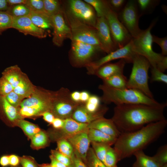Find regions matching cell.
Returning <instances> with one entry per match:
<instances>
[{
    "instance_id": "obj_31",
    "label": "cell",
    "mask_w": 167,
    "mask_h": 167,
    "mask_svg": "<svg viewBox=\"0 0 167 167\" xmlns=\"http://www.w3.org/2000/svg\"><path fill=\"white\" fill-rule=\"evenodd\" d=\"M6 11L13 17H19L28 16L31 11L25 5L19 4L9 6Z\"/></svg>"
},
{
    "instance_id": "obj_16",
    "label": "cell",
    "mask_w": 167,
    "mask_h": 167,
    "mask_svg": "<svg viewBox=\"0 0 167 167\" xmlns=\"http://www.w3.org/2000/svg\"><path fill=\"white\" fill-rule=\"evenodd\" d=\"M12 28L25 35H29L39 38H44L46 36L45 30L35 25L28 16L13 17Z\"/></svg>"
},
{
    "instance_id": "obj_51",
    "label": "cell",
    "mask_w": 167,
    "mask_h": 167,
    "mask_svg": "<svg viewBox=\"0 0 167 167\" xmlns=\"http://www.w3.org/2000/svg\"><path fill=\"white\" fill-rule=\"evenodd\" d=\"M64 124V119L55 117L52 124L54 128L60 129L63 127Z\"/></svg>"
},
{
    "instance_id": "obj_23",
    "label": "cell",
    "mask_w": 167,
    "mask_h": 167,
    "mask_svg": "<svg viewBox=\"0 0 167 167\" xmlns=\"http://www.w3.org/2000/svg\"><path fill=\"white\" fill-rule=\"evenodd\" d=\"M36 87L27 75L24 73L19 84L14 89L13 91L24 99H25L30 96Z\"/></svg>"
},
{
    "instance_id": "obj_44",
    "label": "cell",
    "mask_w": 167,
    "mask_h": 167,
    "mask_svg": "<svg viewBox=\"0 0 167 167\" xmlns=\"http://www.w3.org/2000/svg\"><path fill=\"white\" fill-rule=\"evenodd\" d=\"M13 91L11 84L3 77L0 78V96H5Z\"/></svg>"
},
{
    "instance_id": "obj_53",
    "label": "cell",
    "mask_w": 167,
    "mask_h": 167,
    "mask_svg": "<svg viewBox=\"0 0 167 167\" xmlns=\"http://www.w3.org/2000/svg\"><path fill=\"white\" fill-rule=\"evenodd\" d=\"M9 165L12 166H16L19 163L20 160L16 155H11L9 156Z\"/></svg>"
},
{
    "instance_id": "obj_20",
    "label": "cell",
    "mask_w": 167,
    "mask_h": 167,
    "mask_svg": "<svg viewBox=\"0 0 167 167\" xmlns=\"http://www.w3.org/2000/svg\"><path fill=\"white\" fill-rule=\"evenodd\" d=\"M88 125L79 122L71 118L64 119L63 126L59 129L61 135L59 139H67L80 132L88 130Z\"/></svg>"
},
{
    "instance_id": "obj_59",
    "label": "cell",
    "mask_w": 167,
    "mask_h": 167,
    "mask_svg": "<svg viewBox=\"0 0 167 167\" xmlns=\"http://www.w3.org/2000/svg\"><path fill=\"white\" fill-rule=\"evenodd\" d=\"M41 167H51V165L44 164L41 166Z\"/></svg>"
},
{
    "instance_id": "obj_38",
    "label": "cell",
    "mask_w": 167,
    "mask_h": 167,
    "mask_svg": "<svg viewBox=\"0 0 167 167\" xmlns=\"http://www.w3.org/2000/svg\"><path fill=\"white\" fill-rule=\"evenodd\" d=\"M84 1L93 7L97 17L104 16L107 1L101 0H84Z\"/></svg>"
},
{
    "instance_id": "obj_50",
    "label": "cell",
    "mask_w": 167,
    "mask_h": 167,
    "mask_svg": "<svg viewBox=\"0 0 167 167\" xmlns=\"http://www.w3.org/2000/svg\"><path fill=\"white\" fill-rule=\"evenodd\" d=\"M43 119L48 123L52 124L54 119L55 118L53 114L49 111L45 112L41 115Z\"/></svg>"
},
{
    "instance_id": "obj_52",
    "label": "cell",
    "mask_w": 167,
    "mask_h": 167,
    "mask_svg": "<svg viewBox=\"0 0 167 167\" xmlns=\"http://www.w3.org/2000/svg\"><path fill=\"white\" fill-rule=\"evenodd\" d=\"M80 92V103L85 104L88 100L90 95L89 93L86 91H83Z\"/></svg>"
},
{
    "instance_id": "obj_2",
    "label": "cell",
    "mask_w": 167,
    "mask_h": 167,
    "mask_svg": "<svg viewBox=\"0 0 167 167\" xmlns=\"http://www.w3.org/2000/svg\"><path fill=\"white\" fill-rule=\"evenodd\" d=\"M166 119L149 124L136 131L121 133L114 144L120 160L129 157L137 151L143 150L164 132Z\"/></svg>"
},
{
    "instance_id": "obj_12",
    "label": "cell",
    "mask_w": 167,
    "mask_h": 167,
    "mask_svg": "<svg viewBox=\"0 0 167 167\" xmlns=\"http://www.w3.org/2000/svg\"><path fill=\"white\" fill-rule=\"evenodd\" d=\"M67 12L81 22L95 28L97 17L93 7L84 1H68Z\"/></svg>"
},
{
    "instance_id": "obj_25",
    "label": "cell",
    "mask_w": 167,
    "mask_h": 167,
    "mask_svg": "<svg viewBox=\"0 0 167 167\" xmlns=\"http://www.w3.org/2000/svg\"><path fill=\"white\" fill-rule=\"evenodd\" d=\"M24 73L17 65H15L6 68L2 72V76L11 84L14 90L19 84Z\"/></svg>"
},
{
    "instance_id": "obj_35",
    "label": "cell",
    "mask_w": 167,
    "mask_h": 167,
    "mask_svg": "<svg viewBox=\"0 0 167 167\" xmlns=\"http://www.w3.org/2000/svg\"><path fill=\"white\" fill-rule=\"evenodd\" d=\"M95 154L97 158L103 163L106 152L111 147L110 145L105 143H91Z\"/></svg>"
},
{
    "instance_id": "obj_21",
    "label": "cell",
    "mask_w": 167,
    "mask_h": 167,
    "mask_svg": "<svg viewBox=\"0 0 167 167\" xmlns=\"http://www.w3.org/2000/svg\"><path fill=\"white\" fill-rule=\"evenodd\" d=\"M126 63L123 59L115 63H107L103 65L95 72L94 75L103 79L114 75L123 73Z\"/></svg>"
},
{
    "instance_id": "obj_37",
    "label": "cell",
    "mask_w": 167,
    "mask_h": 167,
    "mask_svg": "<svg viewBox=\"0 0 167 167\" xmlns=\"http://www.w3.org/2000/svg\"><path fill=\"white\" fill-rule=\"evenodd\" d=\"M13 17L6 11H0V35L7 29L12 28Z\"/></svg>"
},
{
    "instance_id": "obj_55",
    "label": "cell",
    "mask_w": 167,
    "mask_h": 167,
    "mask_svg": "<svg viewBox=\"0 0 167 167\" xmlns=\"http://www.w3.org/2000/svg\"><path fill=\"white\" fill-rule=\"evenodd\" d=\"M9 6L14 5L24 4L25 5L27 0H7Z\"/></svg>"
},
{
    "instance_id": "obj_32",
    "label": "cell",
    "mask_w": 167,
    "mask_h": 167,
    "mask_svg": "<svg viewBox=\"0 0 167 167\" xmlns=\"http://www.w3.org/2000/svg\"><path fill=\"white\" fill-rule=\"evenodd\" d=\"M44 12L50 17L61 11L60 4L57 0H43Z\"/></svg>"
},
{
    "instance_id": "obj_60",
    "label": "cell",
    "mask_w": 167,
    "mask_h": 167,
    "mask_svg": "<svg viewBox=\"0 0 167 167\" xmlns=\"http://www.w3.org/2000/svg\"><path fill=\"white\" fill-rule=\"evenodd\" d=\"M51 165V164H50ZM51 167H57L55 165H51Z\"/></svg>"
},
{
    "instance_id": "obj_46",
    "label": "cell",
    "mask_w": 167,
    "mask_h": 167,
    "mask_svg": "<svg viewBox=\"0 0 167 167\" xmlns=\"http://www.w3.org/2000/svg\"><path fill=\"white\" fill-rule=\"evenodd\" d=\"M51 155L58 161L69 167L72 164L71 160L58 151H51Z\"/></svg>"
},
{
    "instance_id": "obj_40",
    "label": "cell",
    "mask_w": 167,
    "mask_h": 167,
    "mask_svg": "<svg viewBox=\"0 0 167 167\" xmlns=\"http://www.w3.org/2000/svg\"><path fill=\"white\" fill-rule=\"evenodd\" d=\"M154 159L161 165L167 164V145L165 144L160 147L156 153L153 156Z\"/></svg>"
},
{
    "instance_id": "obj_10",
    "label": "cell",
    "mask_w": 167,
    "mask_h": 167,
    "mask_svg": "<svg viewBox=\"0 0 167 167\" xmlns=\"http://www.w3.org/2000/svg\"><path fill=\"white\" fill-rule=\"evenodd\" d=\"M117 14L118 19L132 37H137L142 30L139 27V19L141 16L136 1H127L123 8Z\"/></svg>"
},
{
    "instance_id": "obj_6",
    "label": "cell",
    "mask_w": 167,
    "mask_h": 167,
    "mask_svg": "<svg viewBox=\"0 0 167 167\" xmlns=\"http://www.w3.org/2000/svg\"><path fill=\"white\" fill-rule=\"evenodd\" d=\"M133 67L127 88L138 90L147 96L154 99L148 84V71L150 64L144 57L136 54L132 63Z\"/></svg>"
},
{
    "instance_id": "obj_56",
    "label": "cell",
    "mask_w": 167,
    "mask_h": 167,
    "mask_svg": "<svg viewBox=\"0 0 167 167\" xmlns=\"http://www.w3.org/2000/svg\"><path fill=\"white\" fill-rule=\"evenodd\" d=\"M0 165L3 167L9 165V156L4 155L2 156L0 158Z\"/></svg>"
},
{
    "instance_id": "obj_36",
    "label": "cell",
    "mask_w": 167,
    "mask_h": 167,
    "mask_svg": "<svg viewBox=\"0 0 167 167\" xmlns=\"http://www.w3.org/2000/svg\"><path fill=\"white\" fill-rule=\"evenodd\" d=\"M85 163L87 167H106L96 157L92 148L89 149Z\"/></svg>"
},
{
    "instance_id": "obj_4",
    "label": "cell",
    "mask_w": 167,
    "mask_h": 167,
    "mask_svg": "<svg viewBox=\"0 0 167 167\" xmlns=\"http://www.w3.org/2000/svg\"><path fill=\"white\" fill-rule=\"evenodd\" d=\"M55 93L36 86L32 94L24 99L17 108L21 118L40 116L45 112L50 111Z\"/></svg>"
},
{
    "instance_id": "obj_9",
    "label": "cell",
    "mask_w": 167,
    "mask_h": 167,
    "mask_svg": "<svg viewBox=\"0 0 167 167\" xmlns=\"http://www.w3.org/2000/svg\"><path fill=\"white\" fill-rule=\"evenodd\" d=\"M104 13L113 40L118 49L128 44L133 38L118 19V14L110 7L108 2Z\"/></svg>"
},
{
    "instance_id": "obj_22",
    "label": "cell",
    "mask_w": 167,
    "mask_h": 167,
    "mask_svg": "<svg viewBox=\"0 0 167 167\" xmlns=\"http://www.w3.org/2000/svg\"><path fill=\"white\" fill-rule=\"evenodd\" d=\"M0 111L5 118L10 122H17L22 119L18 109L10 104L5 96H0Z\"/></svg>"
},
{
    "instance_id": "obj_19",
    "label": "cell",
    "mask_w": 167,
    "mask_h": 167,
    "mask_svg": "<svg viewBox=\"0 0 167 167\" xmlns=\"http://www.w3.org/2000/svg\"><path fill=\"white\" fill-rule=\"evenodd\" d=\"M88 128L98 130L116 138H117L121 134L111 118L107 119L104 117L88 124Z\"/></svg>"
},
{
    "instance_id": "obj_45",
    "label": "cell",
    "mask_w": 167,
    "mask_h": 167,
    "mask_svg": "<svg viewBox=\"0 0 167 167\" xmlns=\"http://www.w3.org/2000/svg\"><path fill=\"white\" fill-rule=\"evenodd\" d=\"M152 41L161 47L162 53L161 54L164 56L167 54V37L160 38L154 35H152Z\"/></svg>"
},
{
    "instance_id": "obj_18",
    "label": "cell",
    "mask_w": 167,
    "mask_h": 167,
    "mask_svg": "<svg viewBox=\"0 0 167 167\" xmlns=\"http://www.w3.org/2000/svg\"><path fill=\"white\" fill-rule=\"evenodd\" d=\"M108 110L107 107L102 106L97 112L91 113L87 110L84 104L80 103L74 111L71 118L79 122L88 124L104 117Z\"/></svg>"
},
{
    "instance_id": "obj_7",
    "label": "cell",
    "mask_w": 167,
    "mask_h": 167,
    "mask_svg": "<svg viewBox=\"0 0 167 167\" xmlns=\"http://www.w3.org/2000/svg\"><path fill=\"white\" fill-rule=\"evenodd\" d=\"M65 16L71 31V41H79L94 45L100 48L102 51L95 28L81 22L67 11Z\"/></svg>"
},
{
    "instance_id": "obj_11",
    "label": "cell",
    "mask_w": 167,
    "mask_h": 167,
    "mask_svg": "<svg viewBox=\"0 0 167 167\" xmlns=\"http://www.w3.org/2000/svg\"><path fill=\"white\" fill-rule=\"evenodd\" d=\"M136 54L134 51L132 39L123 47L111 52L107 55L95 61L91 62L85 66L89 74H94L100 67L113 60L123 59L126 62L132 63Z\"/></svg>"
},
{
    "instance_id": "obj_54",
    "label": "cell",
    "mask_w": 167,
    "mask_h": 167,
    "mask_svg": "<svg viewBox=\"0 0 167 167\" xmlns=\"http://www.w3.org/2000/svg\"><path fill=\"white\" fill-rule=\"evenodd\" d=\"M71 99L74 102L80 103V92L78 91H75L71 93Z\"/></svg>"
},
{
    "instance_id": "obj_1",
    "label": "cell",
    "mask_w": 167,
    "mask_h": 167,
    "mask_svg": "<svg viewBox=\"0 0 167 167\" xmlns=\"http://www.w3.org/2000/svg\"><path fill=\"white\" fill-rule=\"evenodd\" d=\"M166 103L157 106L144 104L122 105L114 109L112 119L121 133L139 130L145 126L165 119Z\"/></svg>"
},
{
    "instance_id": "obj_17",
    "label": "cell",
    "mask_w": 167,
    "mask_h": 167,
    "mask_svg": "<svg viewBox=\"0 0 167 167\" xmlns=\"http://www.w3.org/2000/svg\"><path fill=\"white\" fill-rule=\"evenodd\" d=\"M88 130L80 132L66 139L71 145L75 156L85 163L91 142Z\"/></svg>"
},
{
    "instance_id": "obj_33",
    "label": "cell",
    "mask_w": 167,
    "mask_h": 167,
    "mask_svg": "<svg viewBox=\"0 0 167 167\" xmlns=\"http://www.w3.org/2000/svg\"><path fill=\"white\" fill-rule=\"evenodd\" d=\"M58 151L71 159L75 156L73 148L70 143L66 139H61L57 142Z\"/></svg>"
},
{
    "instance_id": "obj_43",
    "label": "cell",
    "mask_w": 167,
    "mask_h": 167,
    "mask_svg": "<svg viewBox=\"0 0 167 167\" xmlns=\"http://www.w3.org/2000/svg\"><path fill=\"white\" fill-rule=\"evenodd\" d=\"M5 97L10 104L17 108L24 99L13 91L8 94Z\"/></svg>"
},
{
    "instance_id": "obj_5",
    "label": "cell",
    "mask_w": 167,
    "mask_h": 167,
    "mask_svg": "<svg viewBox=\"0 0 167 167\" xmlns=\"http://www.w3.org/2000/svg\"><path fill=\"white\" fill-rule=\"evenodd\" d=\"M153 21L146 29L142 30L138 36L132 39L133 49L135 53L141 55L149 62L152 67L160 69L167 59V56L156 53L152 48V35L151 30L156 23Z\"/></svg>"
},
{
    "instance_id": "obj_28",
    "label": "cell",
    "mask_w": 167,
    "mask_h": 167,
    "mask_svg": "<svg viewBox=\"0 0 167 167\" xmlns=\"http://www.w3.org/2000/svg\"><path fill=\"white\" fill-rule=\"evenodd\" d=\"M103 84L118 89L127 88V79L123 73L118 74L102 79Z\"/></svg>"
},
{
    "instance_id": "obj_26",
    "label": "cell",
    "mask_w": 167,
    "mask_h": 167,
    "mask_svg": "<svg viewBox=\"0 0 167 167\" xmlns=\"http://www.w3.org/2000/svg\"><path fill=\"white\" fill-rule=\"evenodd\" d=\"M28 16L33 24L40 28L45 30L52 28L50 17L45 13L31 11Z\"/></svg>"
},
{
    "instance_id": "obj_39",
    "label": "cell",
    "mask_w": 167,
    "mask_h": 167,
    "mask_svg": "<svg viewBox=\"0 0 167 167\" xmlns=\"http://www.w3.org/2000/svg\"><path fill=\"white\" fill-rule=\"evenodd\" d=\"M32 143L34 146L39 148L45 146L47 143L48 138L46 134L40 131L32 136Z\"/></svg>"
},
{
    "instance_id": "obj_8",
    "label": "cell",
    "mask_w": 167,
    "mask_h": 167,
    "mask_svg": "<svg viewBox=\"0 0 167 167\" xmlns=\"http://www.w3.org/2000/svg\"><path fill=\"white\" fill-rule=\"evenodd\" d=\"M71 93L67 88H63L55 91L50 110L55 117L63 119L71 118L74 111L80 104L73 101Z\"/></svg>"
},
{
    "instance_id": "obj_34",
    "label": "cell",
    "mask_w": 167,
    "mask_h": 167,
    "mask_svg": "<svg viewBox=\"0 0 167 167\" xmlns=\"http://www.w3.org/2000/svg\"><path fill=\"white\" fill-rule=\"evenodd\" d=\"M120 161L117 152L110 147L105 155L103 163L106 167H117V163Z\"/></svg>"
},
{
    "instance_id": "obj_27",
    "label": "cell",
    "mask_w": 167,
    "mask_h": 167,
    "mask_svg": "<svg viewBox=\"0 0 167 167\" xmlns=\"http://www.w3.org/2000/svg\"><path fill=\"white\" fill-rule=\"evenodd\" d=\"M88 134L91 143H107L111 146L114 144L117 139L94 129L88 128Z\"/></svg>"
},
{
    "instance_id": "obj_48",
    "label": "cell",
    "mask_w": 167,
    "mask_h": 167,
    "mask_svg": "<svg viewBox=\"0 0 167 167\" xmlns=\"http://www.w3.org/2000/svg\"><path fill=\"white\" fill-rule=\"evenodd\" d=\"M71 160L72 164L69 167H87L85 163L75 155Z\"/></svg>"
},
{
    "instance_id": "obj_30",
    "label": "cell",
    "mask_w": 167,
    "mask_h": 167,
    "mask_svg": "<svg viewBox=\"0 0 167 167\" xmlns=\"http://www.w3.org/2000/svg\"><path fill=\"white\" fill-rule=\"evenodd\" d=\"M16 122L30 138H32L35 134L41 131L37 126L23 118L19 120Z\"/></svg>"
},
{
    "instance_id": "obj_13",
    "label": "cell",
    "mask_w": 167,
    "mask_h": 167,
    "mask_svg": "<svg viewBox=\"0 0 167 167\" xmlns=\"http://www.w3.org/2000/svg\"><path fill=\"white\" fill-rule=\"evenodd\" d=\"M71 60L74 65L86 66L98 51H102L99 47L77 41H72Z\"/></svg>"
},
{
    "instance_id": "obj_24",
    "label": "cell",
    "mask_w": 167,
    "mask_h": 167,
    "mask_svg": "<svg viewBox=\"0 0 167 167\" xmlns=\"http://www.w3.org/2000/svg\"><path fill=\"white\" fill-rule=\"evenodd\" d=\"M136 161L132 167H167V164L161 165L153 157L145 154L143 150L135 152L133 154Z\"/></svg>"
},
{
    "instance_id": "obj_29",
    "label": "cell",
    "mask_w": 167,
    "mask_h": 167,
    "mask_svg": "<svg viewBox=\"0 0 167 167\" xmlns=\"http://www.w3.org/2000/svg\"><path fill=\"white\" fill-rule=\"evenodd\" d=\"M136 1L141 16L144 14L151 13L160 2V1L156 0H137Z\"/></svg>"
},
{
    "instance_id": "obj_57",
    "label": "cell",
    "mask_w": 167,
    "mask_h": 167,
    "mask_svg": "<svg viewBox=\"0 0 167 167\" xmlns=\"http://www.w3.org/2000/svg\"><path fill=\"white\" fill-rule=\"evenodd\" d=\"M50 158L51 161V165H54L57 167H67L64 164L56 160L52 155L50 156Z\"/></svg>"
},
{
    "instance_id": "obj_14",
    "label": "cell",
    "mask_w": 167,
    "mask_h": 167,
    "mask_svg": "<svg viewBox=\"0 0 167 167\" xmlns=\"http://www.w3.org/2000/svg\"><path fill=\"white\" fill-rule=\"evenodd\" d=\"M62 11L50 17L53 29L52 41L56 46H60L66 39L71 40L72 34L71 29Z\"/></svg>"
},
{
    "instance_id": "obj_15",
    "label": "cell",
    "mask_w": 167,
    "mask_h": 167,
    "mask_svg": "<svg viewBox=\"0 0 167 167\" xmlns=\"http://www.w3.org/2000/svg\"><path fill=\"white\" fill-rule=\"evenodd\" d=\"M95 28L103 51L108 54L118 49L113 40L109 26L104 16L97 17Z\"/></svg>"
},
{
    "instance_id": "obj_3",
    "label": "cell",
    "mask_w": 167,
    "mask_h": 167,
    "mask_svg": "<svg viewBox=\"0 0 167 167\" xmlns=\"http://www.w3.org/2000/svg\"><path fill=\"white\" fill-rule=\"evenodd\" d=\"M98 88L103 92L101 100L105 104L113 103L116 105L144 104L151 106H157L161 104L136 89H116L103 84L100 85Z\"/></svg>"
},
{
    "instance_id": "obj_49",
    "label": "cell",
    "mask_w": 167,
    "mask_h": 167,
    "mask_svg": "<svg viewBox=\"0 0 167 167\" xmlns=\"http://www.w3.org/2000/svg\"><path fill=\"white\" fill-rule=\"evenodd\" d=\"M20 161L22 167H37L33 161L28 158L23 157Z\"/></svg>"
},
{
    "instance_id": "obj_41",
    "label": "cell",
    "mask_w": 167,
    "mask_h": 167,
    "mask_svg": "<svg viewBox=\"0 0 167 167\" xmlns=\"http://www.w3.org/2000/svg\"><path fill=\"white\" fill-rule=\"evenodd\" d=\"M152 82H160L167 84V75L164 73L156 67L151 66Z\"/></svg>"
},
{
    "instance_id": "obj_58",
    "label": "cell",
    "mask_w": 167,
    "mask_h": 167,
    "mask_svg": "<svg viewBox=\"0 0 167 167\" xmlns=\"http://www.w3.org/2000/svg\"><path fill=\"white\" fill-rule=\"evenodd\" d=\"M9 7L7 0H0V11H6Z\"/></svg>"
},
{
    "instance_id": "obj_47",
    "label": "cell",
    "mask_w": 167,
    "mask_h": 167,
    "mask_svg": "<svg viewBox=\"0 0 167 167\" xmlns=\"http://www.w3.org/2000/svg\"><path fill=\"white\" fill-rule=\"evenodd\" d=\"M126 2L125 0H110L107 1L111 8L117 14L123 8Z\"/></svg>"
},
{
    "instance_id": "obj_42",
    "label": "cell",
    "mask_w": 167,
    "mask_h": 167,
    "mask_svg": "<svg viewBox=\"0 0 167 167\" xmlns=\"http://www.w3.org/2000/svg\"><path fill=\"white\" fill-rule=\"evenodd\" d=\"M25 5L31 11L45 13L43 0H27Z\"/></svg>"
}]
</instances>
